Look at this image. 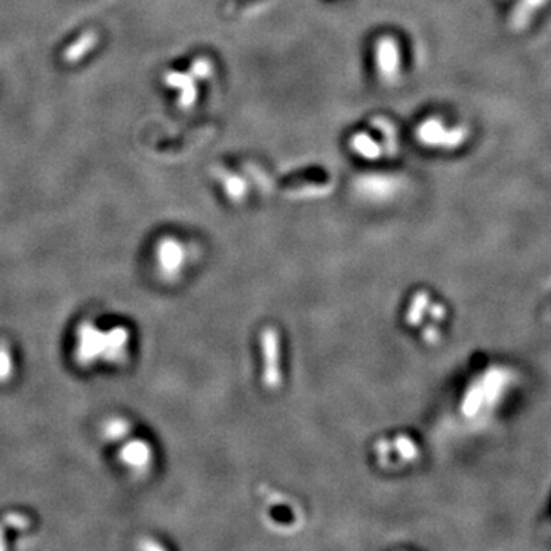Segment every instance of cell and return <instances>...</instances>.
I'll return each mask as SVG.
<instances>
[{
  "mask_svg": "<svg viewBox=\"0 0 551 551\" xmlns=\"http://www.w3.org/2000/svg\"><path fill=\"white\" fill-rule=\"evenodd\" d=\"M351 149H353L358 156L368 159V161H375V159H378L383 154L382 144H378L373 137L365 132L355 134L351 138Z\"/></svg>",
  "mask_w": 551,
  "mask_h": 551,
  "instance_id": "7",
  "label": "cell"
},
{
  "mask_svg": "<svg viewBox=\"0 0 551 551\" xmlns=\"http://www.w3.org/2000/svg\"><path fill=\"white\" fill-rule=\"evenodd\" d=\"M427 304V296L424 293H419L414 297L412 304H410V308L407 311V323L409 325H417L419 320H422V313H423V306Z\"/></svg>",
  "mask_w": 551,
  "mask_h": 551,
  "instance_id": "10",
  "label": "cell"
},
{
  "mask_svg": "<svg viewBox=\"0 0 551 551\" xmlns=\"http://www.w3.org/2000/svg\"><path fill=\"white\" fill-rule=\"evenodd\" d=\"M402 188V181L389 175H365L357 179V193L373 203H386Z\"/></svg>",
  "mask_w": 551,
  "mask_h": 551,
  "instance_id": "2",
  "label": "cell"
},
{
  "mask_svg": "<svg viewBox=\"0 0 551 551\" xmlns=\"http://www.w3.org/2000/svg\"><path fill=\"white\" fill-rule=\"evenodd\" d=\"M188 73L195 77V80H207L213 75V66L207 58H196Z\"/></svg>",
  "mask_w": 551,
  "mask_h": 551,
  "instance_id": "11",
  "label": "cell"
},
{
  "mask_svg": "<svg viewBox=\"0 0 551 551\" xmlns=\"http://www.w3.org/2000/svg\"><path fill=\"white\" fill-rule=\"evenodd\" d=\"M156 259L163 272L175 274L184 264V248L181 242L173 237L163 239L156 248Z\"/></svg>",
  "mask_w": 551,
  "mask_h": 551,
  "instance_id": "5",
  "label": "cell"
},
{
  "mask_svg": "<svg viewBox=\"0 0 551 551\" xmlns=\"http://www.w3.org/2000/svg\"><path fill=\"white\" fill-rule=\"evenodd\" d=\"M375 66L380 78L387 85H394L402 74V51L392 37H382L375 43Z\"/></svg>",
  "mask_w": 551,
  "mask_h": 551,
  "instance_id": "1",
  "label": "cell"
},
{
  "mask_svg": "<svg viewBox=\"0 0 551 551\" xmlns=\"http://www.w3.org/2000/svg\"><path fill=\"white\" fill-rule=\"evenodd\" d=\"M11 373V358L6 351H0V378Z\"/></svg>",
  "mask_w": 551,
  "mask_h": 551,
  "instance_id": "14",
  "label": "cell"
},
{
  "mask_svg": "<svg viewBox=\"0 0 551 551\" xmlns=\"http://www.w3.org/2000/svg\"><path fill=\"white\" fill-rule=\"evenodd\" d=\"M395 447L398 449V452L402 454L406 459H410V458L415 456V446L412 444V441L407 439V438H403V437L397 438Z\"/></svg>",
  "mask_w": 551,
  "mask_h": 551,
  "instance_id": "12",
  "label": "cell"
},
{
  "mask_svg": "<svg viewBox=\"0 0 551 551\" xmlns=\"http://www.w3.org/2000/svg\"><path fill=\"white\" fill-rule=\"evenodd\" d=\"M224 190L232 201L237 203L247 193V183L237 175H227L224 178Z\"/></svg>",
  "mask_w": 551,
  "mask_h": 551,
  "instance_id": "9",
  "label": "cell"
},
{
  "mask_svg": "<svg viewBox=\"0 0 551 551\" xmlns=\"http://www.w3.org/2000/svg\"><path fill=\"white\" fill-rule=\"evenodd\" d=\"M122 456L129 467L139 469L149 464L150 458H152V452H150V447L144 441H134V443H129L122 450Z\"/></svg>",
  "mask_w": 551,
  "mask_h": 551,
  "instance_id": "8",
  "label": "cell"
},
{
  "mask_svg": "<svg viewBox=\"0 0 551 551\" xmlns=\"http://www.w3.org/2000/svg\"><path fill=\"white\" fill-rule=\"evenodd\" d=\"M260 348L264 357V385L269 389H276L280 385V345L276 329L267 328L260 336Z\"/></svg>",
  "mask_w": 551,
  "mask_h": 551,
  "instance_id": "4",
  "label": "cell"
},
{
  "mask_svg": "<svg viewBox=\"0 0 551 551\" xmlns=\"http://www.w3.org/2000/svg\"><path fill=\"white\" fill-rule=\"evenodd\" d=\"M417 137L424 146L454 149L464 141L463 129H446L443 122L429 118L418 127Z\"/></svg>",
  "mask_w": 551,
  "mask_h": 551,
  "instance_id": "3",
  "label": "cell"
},
{
  "mask_svg": "<svg viewBox=\"0 0 551 551\" xmlns=\"http://www.w3.org/2000/svg\"><path fill=\"white\" fill-rule=\"evenodd\" d=\"M166 85L179 92L178 103L181 107H192L198 100V87L195 77L190 73H168L166 75Z\"/></svg>",
  "mask_w": 551,
  "mask_h": 551,
  "instance_id": "6",
  "label": "cell"
},
{
  "mask_svg": "<svg viewBox=\"0 0 551 551\" xmlns=\"http://www.w3.org/2000/svg\"><path fill=\"white\" fill-rule=\"evenodd\" d=\"M106 432L110 438L124 437L127 434V424L126 422H122V419H114V422L109 423Z\"/></svg>",
  "mask_w": 551,
  "mask_h": 551,
  "instance_id": "13",
  "label": "cell"
}]
</instances>
